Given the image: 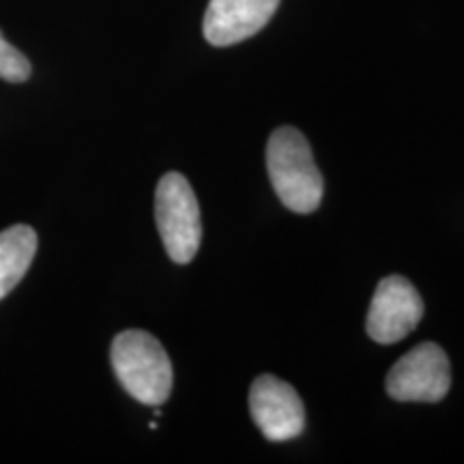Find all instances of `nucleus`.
<instances>
[{
	"label": "nucleus",
	"mask_w": 464,
	"mask_h": 464,
	"mask_svg": "<svg viewBox=\"0 0 464 464\" xmlns=\"http://www.w3.org/2000/svg\"><path fill=\"white\" fill-rule=\"evenodd\" d=\"M266 170L277 198L290 211L307 213L321 207L324 181L310 142L295 127H280L266 144Z\"/></svg>",
	"instance_id": "nucleus-1"
},
{
	"label": "nucleus",
	"mask_w": 464,
	"mask_h": 464,
	"mask_svg": "<svg viewBox=\"0 0 464 464\" xmlns=\"http://www.w3.org/2000/svg\"><path fill=\"white\" fill-rule=\"evenodd\" d=\"M110 362L121 387L138 402L164 404L172 393V363L164 346L147 332L119 334L110 348Z\"/></svg>",
	"instance_id": "nucleus-2"
},
{
	"label": "nucleus",
	"mask_w": 464,
	"mask_h": 464,
	"mask_svg": "<svg viewBox=\"0 0 464 464\" xmlns=\"http://www.w3.org/2000/svg\"><path fill=\"white\" fill-rule=\"evenodd\" d=\"M155 222L164 247L177 265H188L198 254L202 241L200 207L188 179L168 172L155 191Z\"/></svg>",
	"instance_id": "nucleus-3"
},
{
	"label": "nucleus",
	"mask_w": 464,
	"mask_h": 464,
	"mask_svg": "<svg viewBox=\"0 0 464 464\" xmlns=\"http://www.w3.org/2000/svg\"><path fill=\"white\" fill-rule=\"evenodd\" d=\"M385 387L398 402H440L451 387L450 359L439 344L423 342L393 365Z\"/></svg>",
	"instance_id": "nucleus-4"
},
{
	"label": "nucleus",
	"mask_w": 464,
	"mask_h": 464,
	"mask_svg": "<svg viewBox=\"0 0 464 464\" xmlns=\"http://www.w3.org/2000/svg\"><path fill=\"white\" fill-rule=\"evenodd\" d=\"M421 316L423 301L417 288L402 276H390L376 286L365 329L379 344H396L413 332Z\"/></svg>",
	"instance_id": "nucleus-5"
},
{
	"label": "nucleus",
	"mask_w": 464,
	"mask_h": 464,
	"mask_svg": "<svg viewBox=\"0 0 464 464\" xmlns=\"http://www.w3.org/2000/svg\"><path fill=\"white\" fill-rule=\"evenodd\" d=\"M249 415L274 443L297 439L305 428V409L297 390L274 374H263L249 390Z\"/></svg>",
	"instance_id": "nucleus-6"
},
{
	"label": "nucleus",
	"mask_w": 464,
	"mask_h": 464,
	"mask_svg": "<svg viewBox=\"0 0 464 464\" xmlns=\"http://www.w3.org/2000/svg\"><path fill=\"white\" fill-rule=\"evenodd\" d=\"M280 7V0H211L205 14V39L226 48L254 37Z\"/></svg>",
	"instance_id": "nucleus-7"
},
{
	"label": "nucleus",
	"mask_w": 464,
	"mask_h": 464,
	"mask_svg": "<svg viewBox=\"0 0 464 464\" xmlns=\"http://www.w3.org/2000/svg\"><path fill=\"white\" fill-rule=\"evenodd\" d=\"M37 254V232L17 224L0 232V301L26 276Z\"/></svg>",
	"instance_id": "nucleus-8"
},
{
	"label": "nucleus",
	"mask_w": 464,
	"mask_h": 464,
	"mask_svg": "<svg viewBox=\"0 0 464 464\" xmlns=\"http://www.w3.org/2000/svg\"><path fill=\"white\" fill-rule=\"evenodd\" d=\"M0 78L7 82H26L31 78V63L0 34Z\"/></svg>",
	"instance_id": "nucleus-9"
}]
</instances>
